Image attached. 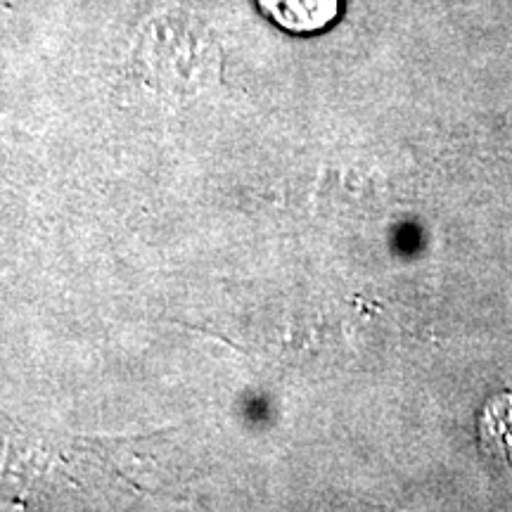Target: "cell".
<instances>
[{"label":"cell","instance_id":"6da1fadb","mask_svg":"<svg viewBox=\"0 0 512 512\" xmlns=\"http://www.w3.org/2000/svg\"><path fill=\"white\" fill-rule=\"evenodd\" d=\"M259 8L290 34H318L342 15V0H259Z\"/></svg>","mask_w":512,"mask_h":512}]
</instances>
